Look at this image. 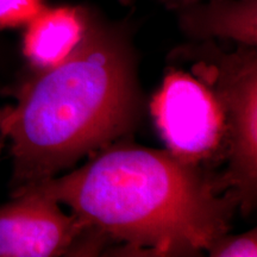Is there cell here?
Wrapping results in <instances>:
<instances>
[{
	"mask_svg": "<svg viewBox=\"0 0 257 257\" xmlns=\"http://www.w3.org/2000/svg\"><path fill=\"white\" fill-rule=\"evenodd\" d=\"M92 155L69 174L28 186L127 251L194 255L229 232L239 202L213 172L133 144L112 143Z\"/></svg>",
	"mask_w": 257,
	"mask_h": 257,
	"instance_id": "cell-1",
	"label": "cell"
},
{
	"mask_svg": "<svg viewBox=\"0 0 257 257\" xmlns=\"http://www.w3.org/2000/svg\"><path fill=\"white\" fill-rule=\"evenodd\" d=\"M17 99L0 127L11 140L14 189L54 178L114 143L133 128L140 112L126 43L92 23L72 55L35 73Z\"/></svg>",
	"mask_w": 257,
	"mask_h": 257,
	"instance_id": "cell-2",
	"label": "cell"
},
{
	"mask_svg": "<svg viewBox=\"0 0 257 257\" xmlns=\"http://www.w3.org/2000/svg\"><path fill=\"white\" fill-rule=\"evenodd\" d=\"M169 70L152 101V112L168 152L182 162L213 172L229 154L223 107L211 82Z\"/></svg>",
	"mask_w": 257,
	"mask_h": 257,
	"instance_id": "cell-3",
	"label": "cell"
},
{
	"mask_svg": "<svg viewBox=\"0 0 257 257\" xmlns=\"http://www.w3.org/2000/svg\"><path fill=\"white\" fill-rule=\"evenodd\" d=\"M216 91L226 123V168L219 176L221 187L238 199L244 214L255 206L257 189V55L255 47L233 54H218L202 68Z\"/></svg>",
	"mask_w": 257,
	"mask_h": 257,
	"instance_id": "cell-4",
	"label": "cell"
},
{
	"mask_svg": "<svg viewBox=\"0 0 257 257\" xmlns=\"http://www.w3.org/2000/svg\"><path fill=\"white\" fill-rule=\"evenodd\" d=\"M12 195L0 206V257L93 255L110 240L34 187L14 189Z\"/></svg>",
	"mask_w": 257,
	"mask_h": 257,
	"instance_id": "cell-5",
	"label": "cell"
},
{
	"mask_svg": "<svg viewBox=\"0 0 257 257\" xmlns=\"http://www.w3.org/2000/svg\"><path fill=\"white\" fill-rule=\"evenodd\" d=\"M88 15L74 6H46L25 27L23 55L36 72L54 68L72 55L89 28Z\"/></svg>",
	"mask_w": 257,
	"mask_h": 257,
	"instance_id": "cell-6",
	"label": "cell"
},
{
	"mask_svg": "<svg viewBox=\"0 0 257 257\" xmlns=\"http://www.w3.org/2000/svg\"><path fill=\"white\" fill-rule=\"evenodd\" d=\"M182 24L197 36H220L256 47V0L213 2L184 15Z\"/></svg>",
	"mask_w": 257,
	"mask_h": 257,
	"instance_id": "cell-7",
	"label": "cell"
},
{
	"mask_svg": "<svg viewBox=\"0 0 257 257\" xmlns=\"http://www.w3.org/2000/svg\"><path fill=\"white\" fill-rule=\"evenodd\" d=\"M44 8V0H0V29L25 27Z\"/></svg>",
	"mask_w": 257,
	"mask_h": 257,
	"instance_id": "cell-8",
	"label": "cell"
},
{
	"mask_svg": "<svg viewBox=\"0 0 257 257\" xmlns=\"http://www.w3.org/2000/svg\"><path fill=\"white\" fill-rule=\"evenodd\" d=\"M207 252L212 257H255L257 256L256 229L240 234L225 233L212 244Z\"/></svg>",
	"mask_w": 257,
	"mask_h": 257,
	"instance_id": "cell-9",
	"label": "cell"
},
{
	"mask_svg": "<svg viewBox=\"0 0 257 257\" xmlns=\"http://www.w3.org/2000/svg\"><path fill=\"white\" fill-rule=\"evenodd\" d=\"M8 111H9V107L0 108V127H2L3 121H4L5 117H6V114H8Z\"/></svg>",
	"mask_w": 257,
	"mask_h": 257,
	"instance_id": "cell-10",
	"label": "cell"
},
{
	"mask_svg": "<svg viewBox=\"0 0 257 257\" xmlns=\"http://www.w3.org/2000/svg\"><path fill=\"white\" fill-rule=\"evenodd\" d=\"M3 146H4V142H3V140H2V138H0V153H2Z\"/></svg>",
	"mask_w": 257,
	"mask_h": 257,
	"instance_id": "cell-11",
	"label": "cell"
}]
</instances>
